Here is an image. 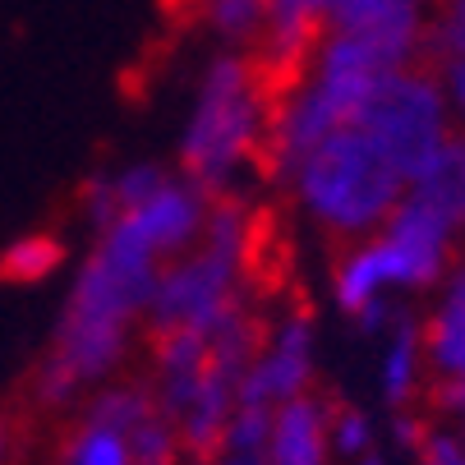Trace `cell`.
<instances>
[{
	"instance_id": "cell-1",
	"label": "cell",
	"mask_w": 465,
	"mask_h": 465,
	"mask_svg": "<svg viewBox=\"0 0 465 465\" xmlns=\"http://www.w3.org/2000/svg\"><path fill=\"white\" fill-rule=\"evenodd\" d=\"M166 262L139 244L120 222L93 235L79 272L64 291L51 346L33 373V396L46 411L79 406L88 391L111 382L148 322V304Z\"/></svg>"
},
{
	"instance_id": "cell-2",
	"label": "cell",
	"mask_w": 465,
	"mask_h": 465,
	"mask_svg": "<svg viewBox=\"0 0 465 465\" xmlns=\"http://www.w3.org/2000/svg\"><path fill=\"white\" fill-rule=\"evenodd\" d=\"M272 74L244 51H217L193 79L180 124L175 171L208 193H231L249 171H262L272 129Z\"/></svg>"
},
{
	"instance_id": "cell-3",
	"label": "cell",
	"mask_w": 465,
	"mask_h": 465,
	"mask_svg": "<svg viewBox=\"0 0 465 465\" xmlns=\"http://www.w3.org/2000/svg\"><path fill=\"white\" fill-rule=\"evenodd\" d=\"M286 189L313 231L337 244H355L382 231V222L396 213L406 198V175L360 124H346L291 171Z\"/></svg>"
},
{
	"instance_id": "cell-4",
	"label": "cell",
	"mask_w": 465,
	"mask_h": 465,
	"mask_svg": "<svg viewBox=\"0 0 465 465\" xmlns=\"http://www.w3.org/2000/svg\"><path fill=\"white\" fill-rule=\"evenodd\" d=\"M364 134L382 148V157L406 175V184L415 180V171L456 134V115H451V102H447V88L438 74L411 70L391 74L373 102L364 106V115L355 120Z\"/></svg>"
},
{
	"instance_id": "cell-5",
	"label": "cell",
	"mask_w": 465,
	"mask_h": 465,
	"mask_svg": "<svg viewBox=\"0 0 465 465\" xmlns=\"http://www.w3.org/2000/svg\"><path fill=\"white\" fill-rule=\"evenodd\" d=\"M369 240L382 258L396 295H420V291H438V282L456 268L451 253L460 235L433 208H424L415 193H406L396 203V213L382 222V231H373Z\"/></svg>"
},
{
	"instance_id": "cell-6",
	"label": "cell",
	"mask_w": 465,
	"mask_h": 465,
	"mask_svg": "<svg viewBox=\"0 0 465 465\" xmlns=\"http://www.w3.org/2000/svg\"><path fill=\"white\" fill-rule=\"evenodd\" d=\"M313 382H318V322L309 309L295 304L262 322V341L244 373L240 401H258L277 411L282 401L313 391Z\"/></svg>"
},
{
	"instance_id": "cell-7",
	"label": "cell",
	"mask_w": 465,
	"mask_h": 465,
	"mask_svg": "<svg viewBox=\"0 0 465 465\" xmlns=\"http://www.w3.org/2000/svg\"><path fill=\"white\" fill-rule=\"evenodd\" d=\"M424 331V360H429V391L433 406L465 424V262L438 282L433 309L420 322Z\"/></svg>"
},
{
	"instance_id": "cell-8",
	"label": "cell",
	"mask_w": 465,
	"mask_h": 465,
	"mask_svg": "<svg viewBox=\"0 0 465 465\" xmlns=\"http://www.w3.org/2000/svg\"><path fill=\"white\" fill-rule=\"evenodd\" d=\"M438 0H327V28L322 33H351L401 64H415L429 51Z\"/></svg>"
},
{
	"instance_id": "cell-9",
	"label": "cell",
	"mask_w": 465,
	"mask_h": 465,
	"mask_svg": "<svg viewBox=\"0 0 465 465\" xmlns=\"http://www.w3.org/2000/svg\"><path fill=\"white\" fill-rule=\"evenodd\" d=\"M208 213H213V193L203 184L184 180L180 171L166 175V184L143 198L134 213H124L120 226L134 235L139 244H148L162 262L189 253L198 240H203V226H208ZM115 226V222H111Z\"/></svg>"
},
{
	"instance_id": "cell-10",
	"label": "cell",
	"mask_w": 465,
	"mask_h": 465,
	"mask_svg": "<svg viewBox=\"0 0 465 465\" xmlns=\"http://www.w3.org/2000/svg\"><path fill=\"white\" fill-rule=\"evenodd\" d=\"M268 465H331V401L318 391H304L295 401H282L272 411L268 433Z\"/></svg>"
},
{
	"instance_id": "cell-11",
	"label": "cell",
	"mask_w": 465,
	"mask_h": 465,
	"mask_svg": "<svg viewBox=\"0 0 465 465\" xmlns=\"http://www.w3.org/2000/svg\"><path fill=\"white\" fill-rule=\"evenodd\" d=\"M327 28V0H268V28L258 42V64L291 79Z\"/></svg>"
},
{
	"instance_id": "cell-12",
	"label": "cell",
	"mask_w": 465,
	"mask_h": 465,
	"mask_svg": "<svg viewBox=\"0 0 465 465\" xmlns=\"http://www.w3.org/2000/svg\"><path fill=\"white\" fill-rule=\"evenodd\" d=\"M429 387V360H424V331L415 318L396 313V322L382 331V351H378V396L406 415Z\"/></svg>"
},
{
	"instance_id": "cell-13",
	"label": "cell",
	"mask_w": 465,
	"mask_h": 465,
	"mask_svg": "<svg viewBox=\"0 0 465 465\" xmlns=\"http://www.w3.org/2000/svg\"><path fill=\"white\" fill-rule=\"evenodd\" d=\"M166 175H171V166H162V162H129V166L84 180L79 208H84V222L93 226V235L106 231L111 222H120L124 213H134L143 198H153L166 184Z\"/></svg>"
},
{
	"instance_id": "cell-14",
	"label": "cell",
	"mask_w": 465,
	"mask_h": 465,
	"mask_svg": "<svg viewBox=\"0 0 465 465\" xmlns=\"http://www.w3.org/2000/svg\"><path fill=\"white\" fill-rule=\"evenodd\" d=\"M406 193H415L420 203L433 208L456 235H465V134L460 129L415 171Z\"/></svg>"
},
{
	"instance_id": "cell-15",
	"label": "cell",
	"mask_w": 465,
	"mask_h": 465,
	"mask_svg": "<svg viewBox=\"0 0 465 465\" xmlns=\"http://www.w3.org/2000/svg\"><path fill=\"white\" fill-rule=\"evenodd\" d=\"M64 262H70V249H64L60 235L28 231V235L5 244V253H0V277L10 286H37V282H51Z\"/></svg>"
},
{
	"instance_id": "cell-16",
	"label": "cell",
	"mask_w": 465,
	"mask_h": 465,
	"mask_svg": "<svg viewBox=\"0 0 465 465\" xmlns=\"http://www.w3.org/2000/svg\"><path fill=\"white\" fill-rule=\"evenodd\" d=\"M198 24H203L226 51H258L268 28V0H198Z\"/></svg>"
},
{
	"instance_id": "cell-17",
	"label": "cell",
	"mask_w": 465,
	"mask_h": 465,
	"mask_svg": "<svg viewBox=\"0 0 465 465\" xmlns=\"http://www.w3.org/2000/svg\"><path fill=\"white\" fill-rule=\"evenodd\" d=\"M55 465H134V438L79 415L70 433L60 438V460Z\"/></svg>"
},
{
	"instance_id": "cell-18",
	"label": "cell",
	"mask_w": 465,
	"mask_h": 465,
	"mask_svg": "<svg viewBox=\"0 0 465 465\" xmlns=\"http://www.w3.org/2000/svg\"><path fill=\"white\" fill-rule=\"evenodd\" d=\"M268 433H272V406H258V401H235V411H231V420H226L222 451L262 456V451H268Z\"/></svg>"
},
{
	"instance_id": "cell-19",
	"label": "cell",
	"mask_w": 465,
	"mask_h": 465,
	"mask_svg": "<svg viewBox=\"0 0 465 465\" xmlns=\"http://www.w3.org/2000/svg\"><path fill=\"white\" fill-rule=\"evenodd\" d=\"M373 447H378L373 420H369L360 406H346V401L331 406V456L346 460V465H355V460L369 456Z\"/></svg>"
},
{
	"instance_id": "cell-20",
	"label": "cell",
	"mask_w": 465,
	"mask_h": 465,
	"mask_svg": "<svg viewBox=\"0 0 465 465\" xmlns=\"http://www.w3.org/2000/svg\"><path fill=\"white\" fill-rule=\"evenodd\" d=\"M415 460L420 465H465V438L451 429H424Z\"/></svg>"
},
{
	"instance_id": "cell-21",
	"label": "cell",
	"mask_w": 465,
	"mask_h": 465,
	"mask_svg": "<svg viewBox=\"0 0 465 465\" xmlns=\"http://www.w3.org/2000/svg\"><path fill=\"white\" fill-rule=\"evenodd\" d=\"M442 88H447V102H451V115L460 124V134H465V51L456 55H442V70H438Z\"/></svg>"
},
{
	"instance_id": "cell-22",
	"label": "cell",
	"mask_w": 465,
	"mask_h": 465,
	"mask_svg": "<svg viewBox=\"0 0 465 465\" xmlns=\"http://www.w3.org/2000/svg\"><path fill=\"white\" fill-rule=\"evenodd\" d=\"M355 465H387V456H382V451H378V447H373V451H369V456H360V460H355Z\"/></svg>"
},
{
	"instance_id": "cell-23",
	"label": "cell",
	"mask_w": 465,
	"mask_h": 465,
	"mask_svg": "<svg viewBox=\"0 0 465 465\" xmlns=\"http://www.w3.org/2000/svg\"><path fill=\"white\" fill-rule=\"evenodd\" d=\"M0 460H5V433H0Z\"/></svg>"
}]
</instances>
